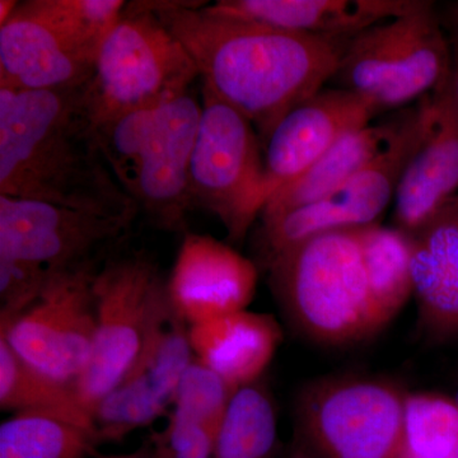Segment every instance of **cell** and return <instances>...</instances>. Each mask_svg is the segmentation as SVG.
I'll return each mask as SVG.
<instances>
[{"label": "cell", "mask_w": 458, "mask_h": 458, "mask_svg": "<svg viewBox=\"0 0 458 458\" xmlns=\"http://www.w3.org/2000/svg\"><path fill=\"white\" fill-rule=\"evenodd\" d=\"M192 360L189 325L172 306L165 286L153 307L140 354L93 411L98 445L123 441L165 414Z\"/></svg>", "instance_id": "obj_13"}, {"label": "cell", "mask_w": 458, "mask_h": 458, "mask_svg": "<svg viewBox=\"0 0 458 458\" xmlns=\"http://www.w3.org/2000/svg\"><path fill=\"white\" fill-rule=\"evenodd\" d=\"M147 2L188 50L203 89L245 116L262 144L284 114L331 82L352 38L228 16L205 2Z\"/></svg>", "instance_id": "obj_1"}, {"label": "cell", "mask_w": 458, "mask_h": 458, "mask_svg": "<svg viewBox=\"0 0 458 458\" xmlns=\"http://www.w3.org/2000/svg\"><path fill=\"white\" fill-rule=\"evenodd\" d=\"M405 116V114H403ZM403 117L381 125H367L348 132L309 171L280 189L265 204L259 221L276 218L315 203L342 188L346 181L378 158L399 132Z\"/></svg>", "instance_id": "obj_21"}, {"label": "cell", "mask_w": 458, "mask_h": 458, "mask_svg": "<svg viewBox=\"0 0 458 458\" xmlns=\"http://www.w3.org/2000/svg\"><path fill=\"white\" fill-rule=\"evenodd\" d=\"M200 117L201 105L188 92L162 106L120 114L96 126L102 155L117 182L161 231L189 232L190 162Z\"/></svg>", "instance_id": "obj_4"}, {"label": "cell", "mask_w": 458, "mask_h": 458, "mask_svg": "<svg viewBox=\"0 0 458 458\" xmlns=\"http://www.w3.org/2000/svg\"><path fill=\"white\" fill-rule=\"evenodd\" d=\"M405 434L409 458H458L456 400L436 393H408Z\"/></svg>", "instance_id": "obj_26"}, {"label": "cell", "mask_w": 458, "mask_h": 458, "mask_svg": "<svg viewBox=\"0 0 458 458\" xmlns=\"http://www.w3.org/2000/svg\"><path fill=\"white\" fill-rule=\"evenodd\" d=\"M432 99L429 131L406 165L394 200V227L408 233L458 191V106L452 72Z\"/></svg>", "instance_id": "obj_18"}, {"label": "cell", "mask_w": 458, "mask_h": 458, "mask_svg": "<svg viewBox=\"0 0 458 458\" xmlns=\"http://www.w3.org/2000/svg\"><path fill=\"white\" fill-rule=\"evenodd\" d=\"M20 2L16 0H0V26L4 25L5 22L13 16Z\"/></svg>", "instance_id": "obj_31"}, {"label": "cell", "mask_w": 458, "mask_h": 458, "mask_svg": "<svg viewBox=\"0 0 458 458\" xmlns=\"http://www.w3.org/2000/svg\"><path fill=\"white\" fill-rule=\"evenodd\" d=\"M194 60L147 0L126 3L102 42L83 98L95 126L149 110L189 92Z\"/></svg>", "instance_id": "obj_6"}, {"label": "cell", "mask_w": 458, "mask_h": 458, "mask_svg": "<svg viewBox=\"0 0 458 458\" xmlns=\"http://www.w3.org/2000/svg\"><path fill=\"white\" fill-rule=\"evenodd\" d=\"M194 357L234 390L258 384L283 343L270 313L238 311L189 327Z\"/></svg>", "instance_id": "obj_19"}, {"label": "cell", "mask_w": 458, "mask_h": 458, "mask_svg": "<svg viewBox=\"0 0 458 458\" xmlns=\"http://www.w3.org/2000/svg\"><path fill=\"white\" fill-rule=\"evenodd\" d=\"M276 441V403L260 381L234 394L216 436L214 458H271Z\"/></svg>", "instance_id": "obj_24"}, {"label": "cell", "mask_w": 458, "mask_h": 458, "mask_svg": "<svg viewBox=\"0 0 458 458\" xmlns=\"http://www.w3.org/2000/svg\"><path fill=\"white\" fill-rule=\"evenodd\" d=\"M417 0H219L213 11L307 35L352 38L403 16Z\"/></svg>", "instance_id": "obj_20"}, {"label": "cell", "mask_w": 458, "mask_h": 458, "mask_svg": "<svg viewBox=\"0 0 458 458\" xmlns=\"http://www.w3.org/2000/svg\"><path fill=\"white\" fill-rule=\"evenodd\" d=\"M87 265L51 278L41 297L13 321H0V336L31 369L74 387L92 352L96 331L93 282Z\"/></svg>", "instance_id": "obj_12"}, {"label": "cell", "mask_w": 458, "mask_h": 458, "mask_svg": "<svg viewBox=\"0 0 458 458\" xmlns=\"http://www.w3.org/2000/svg\"><path fill=\"white\" fill-rule=\"evenodd\" d=\"M57 273L0 256V321L11 322L32 306Z\"/></svg>", "instance_id": "obj_28"}, {"label": "cell", "mask_w": 458, "mask_h": 458, "mask_svg": "<svg viewBox=\"0 0 458 458\" xmlns=\"http://www.w3.org/2000/svg\"><path fill=\"white\" fill-rule=\"evenodd\" d=\"M165 279L147 252L108 259L93 282L96 331L86 369L75 393L93 417L99 401L122 381L146 337L150 315Z\"/></svg>", "instance_id": "obj_11"}, {"label": "cell", "mask_w": 458, "mask_h": 458, "mask_svg": "<svg viewBox=\"0 0 458 458\" xmlns=\"http://www.w3.org/2000/svg\"><path fill=\"white\" fill-rule=\"evenodd\" d=\"M376 114L366 99L337 87L319 90L292 108L262 144V209L276 191L302 176L344 135L369 125Z\"/></svg>", "instance_id": "obj_15"}, {"label": "cell", "mask_w": 458, "mask_h": 458, "mask_svg": "<svg viewBox=\"0 0 458 458\" xmlns=\"http://www.w3.org/2000/svg\"><path fill=\"white\" fill-rule=\"evenodd\" d=\"M452 87H454V98H456L458 106V40L456 45V51H454V55H452Z\"/></svg>", "instance_id": "obj_32"}, {"label": "cell", "mask_w": 458, "mask_h": 458, "mask_svg": "<svg viewBox=\"0 0 458 458\" xmlns=\"http://www.w3.org/2000/svg\"><path fill=\"white\" fill-rule=\"evenodd\" d=\"M265 270L289 327L309 342L342 348L372 339L386 327L370 294L360 228L306 238Z\"/></svg>", "instance_id": "obj_3"}, {"label": "cell", "mask_w": 458, "mask_h": 458, "mask_svg": "<svg viewBox=\"0 0 458 458\" xmlns=\"http://www.w3.org/2000/svg\"><path fill=\"white\" fill-rule=\"evenodd\" d=\"M96 434L59 419L14 414L0 426V458H89Z\"/></svg>", "instance_id": "obj_25"}, {"label": "cell", "mask_w": 458, "mask_h": 458, "mask_svg": "<svg viewBox=\"0 0 458 458\" xmlns=\"http://www.w3.org/2000/svg\"><path fill=\"white\" fill-rule=\"evenodd\" d=\"M237 391L194 357L181 378L172 411L218 436Z\"/></svg>", "instance_id": "obj_27"}, {"label": "cell", "mask_w": 458, "mask_h": 458, "mask_svg": "<svg viewBox=\"0 0 458 458\" xmlns=\"http://www.w3.org/2000/svg\"><path fill=\"white\" fill-rule=\"evenodd\" d=\"M370 294L387 327L414 295L411 241L408 232L376 225L360 228Z\"/></svg>", "instance_id": "obj_23"}, {"label": "cell", "mask_w": 458, "mask_h": 458, "mask_svg": "<svg viewBox=\"0 0 458 458\" xmlns=\"http://www.w3.org/2000/svg\"><path fill=\"white\" fill-rule=\"evenodd\" d=\"M454 400H456V403H457V405H458V393L456 394V396L454 397Z\"/></svg>", "instance_id": "obj_33"}, {"label": "cell", "mask_w": 458, "mask_h": 458, "mask_svg": "<svg viewBox=\"0 0 458 458\" xmlns=\"http://www.w3.org/2000/svg\"><path fill=\"white\" fill-rule=\"evenodd\" d=\"M83 87H0V195L98 216H137L138 205L102 155Z\"/></svg>", "instance_id": "obj_2"}, {"label": "cell", "mask_w": 458, "mask_h": 458, "mask_svg": "<svg viewBox=\"0 0 458 458\" xmlns=\"http://www.w3.org/2000/svg\"><path fill=\"white\" fill-rule=\"evenodd\" d=\"M418 327L427 342L458 339V194L410 232Z\"/></svg>", "instance_id": "obj_17"}, {"label": "cell", "mask_w": 458, "mask_h": 458, "mask_svg": "<svg viewBox=\"0 0 458 458\" xmlns=\"http://www.w3.org/2000/svg\"><path fill=\"white\" fill-rule=\"evenodd\" d=\"M93 458H155L153 457L152 452H150L149 447L146 442L141 443L140 448L137 450L128 452V454H96V456Z\"/></svg>", "instance_id": "obj_30"}, {"label": "cell", "mask_w": 458, "mask_h": 458, "mask_svg": "<svg viewBox=\"0 0 458 458\" xmlns=\"http://www.w3.org/2000/svg\"><path fill=\"white\" fill-rule=\"evenodd\" d=\"M144 442L155 458H214L216 434L171 411L167 424Z\"/></svg>", "instance_id": "obj_29"}, {"label": "cell", "mask_w": 458, "mask_h": 458, "mask_svg": "<svg viewBox=\"0 0 458 458\" xmlns=\"http://www.w3.org/2000/svg\"><path fill=\"white\" fill-rule=\"evenodd\" d=\"M137 216H105L0 195V256L51 271L98 264L96 252L128 233Z\"/></svg>", "instance_id": "obj_14"}, {"label": "cell", "mask_w": 458, "mask_h": 458, "mask_svg": "<svg viewBox=\"0 0 458 458\" xmlns=\"http://www.w3.org/2000/svg\"><path fill=\"white\" fill-rule=\"evenodd\" d=\"M406 394L377 377H321L295 397V424L319 458H409Z\"/></svg>", "instance_id": "obj_8"}, {"label": "cell", "mask_w": 458, "mask_h": 458, "mask_svg": "<svg viewBox=\"0 0 458 458\" xmlns=\"http://www.w3.org/2000/svg\"><path fill=\"white\" fill-rule=\"evenodd\" d=\"M0 409L59 419L95 433L92 414L72 386L31 369L0 336ZM96 434V433H95Z\"/></svg>", "instance_id": "obj_22"}, {"label": "cell", "mask_w": 458, "mask_h": 458, "mask_svg": "<svg viewBox=\"0 0 458 458\" xmlns=\"http://www.w3.org/2000/svg\"><path fill=\"white\" fill-rule=\"evenodd\" d=\"M451 72V47L436 4L417 0L403 16L352 36L331 81L379 114L420 101Z\"/></svg>", "instance_id": "obj_7"}, {"label": "cell", "mask_w": 458, "mask_h": 458, "mask_svg": "<svg viewBox=\"0 0 458 458\" xmlns=\"http://www.w3.org/2000/svg\"><path fill=\"white\" fill-rule=\"evenodd\" d=\"M258 280V264L229 243L186 232L165 286L172 306L191 327L247 310Z\"/></svg>", "instance_id": "obj_16"}, {"label": "cell", "mask_w": 458, "mask_h": 458, "mask_svg": "<svg viewBox=\"0 0 458 458\" xmlns=\"http://www.w3.org/2000/svg\"><path fill=\"white\" fill-rule=\"evenodd\" d=\"M203 104L190 162L192 209L212 213L228 242L242 243L262 210L264 147L251 123L201 89Z\"/></svg>", "instance_id": "obj_10"}, {"label": "cell", "mask_w": 458, "mask_h": 458, "mask_svg": "<svg viewBox=\"0 0 458 458\" xmlns=\"http://www.w3.org/2000/svg\"><path fill=\"white\" fill-rule=\"evenodd\" d=\"M123 0H26L0 26V87L77 89L89 83Z\"/></svg>", "instance_id": "obj_5"}, {"label": "cell", "mask_w": 458, "mask_h": 458, "mask_svg": "<svg viewBox=\"0 0 458 458\" xmlns=\"http://www.w3.org/2000/svg\"><path fill=\"white\" fill-rule=\"evenodd\" d=\"M432 119L430 93L405 114L390 147L342 188L315 203L260 222L256 233L259 265L265 269L289 246L315 234L379 223L396 197L406 165L426 140Z\"/></svg>", "instance_id": "obj_9"}]
</instances>
